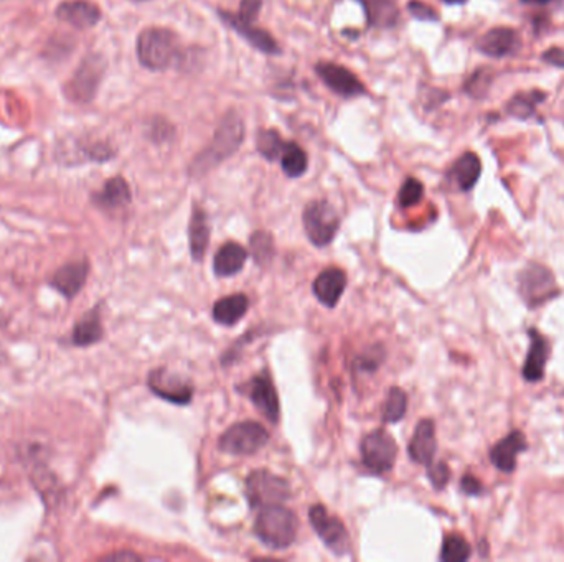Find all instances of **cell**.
<instances>
[{
    "instance_id": "6da1fadb",
    "label": "cell",
    "mask_w": 564,
    "mask_h": 562,
    "mask_svg": "<svg viewBox=\"0 0 564 562\" xmlns=\"http://www.w3.org/2000/svg\"><path fill=\"white\" fill-rule=\"evenodd\" d=\"M243 139H245V122L238 112L229 111L227 116L221 119L219 129L211 142L207 145V149L195 157L190 167L191 175L193 177L205 175L223 160H227L228 157L237 152Z\"/></svg>"
},
{
    "instance_id": "7a4b0ae2",
    "label": "cell",
    "mask_w": 564,
    "mask_h": 562,
    "mask_svg": "<svg viewBox=\"0 0 564 562\" xmlns=\"http://www.w3.org/2000/svg\"><path fill=\"white\" fill-rule=\"evenodd\" d=\"M299 521L289 508L282 505L263 508L256 517L255 533L274 551L289 547L297 536Z\"/></svg>"
},
{
    "instance_id": "3957f363",
    "label": "cell",
    "mask_w": 564,
    "mask_h": 562,
    "mask_svg": "<svg viewBox=\"0 0 564 562\" xmlns=\"http://www.w3.org/2000/svg\"><path fill=\"white\" fill-rule=\"evenodd\" d=\"M179 54V38L169 28L151 27L137 38V58L152 72H164L175 63Z\"/></svg>"
},
{
    "instance_id": "277c9868",
    "label": "cell",
    "mask_w": 564,
    "mask_h": 562,
    "mask_svg": "<svg viewBox=\"0 0 564 562\" xmlns=\"http://www.w3.org/2000/svg\"><path fill=\"white\" fill-rule=\"evenodd\" d=\"M291 495L289 481L273 471H251L246 479V497L255 509L282 505Z\"/></svg>"
},
{
    "instance_id": "5b68a950",
    "label": "cell",
    "mask_w": 564,
    "mask_h": 562,
    "mask_svg": "<svg viewBox=\"0 0 564 562\" xmlns=\"http://www.w3.org/2000/svg\"><path fill=\"white\" fill-rule=\"evenodd\" d=\"M267 442H269V434L266 427L261 426L259 422L246 421V422H238L228 427L223 435L219 437V445L225 453L248 457V455L259 452Z\"/></svg>"
},
{
    "instance_id": "8992f818",
    "label": "cell",
    "mask_w": 564,
    "mask_h": 562,
    "mask_svg": "<svg viewBox=\"0 0 564 562\" xmlns=\"http://www.w3.org/2000/svg\"><path fill=\"white\" fill-rule=\"evenodd\" d=\"M104 72H106V62L101 54L86 56L82 64L76 68L70 82L64 86L66 98L80 104H86L94 100Z\"/></svg>"
},
{
    "instance_id": "52a82bcc",
    "label": "cell",
    "mask_w": 564,
    "mask_h": 562,
    "mask_svg": "<svg viewBox=\"0 0 564 562\" xmlns=\"http://www.w3.org/2000/svg\"><path fill=\"white\" fill-rule=\"evenodd\" d=\"M304 228L312 245L324 247L337 235L340 219L335 208L326 199H316L304 209Z\"/></svg>"
},
{
    "instance_id": "ba28073f",
    "label": "cell",
    "mask_w": 564,
    "mask_h": 562,
    "mask_svg": "<svg viewBox=\"0 0 564 562\" xmlns=\"http://www.w3.org/2000/svg\"><path fill=\"white\" fill-rule=\"evenodd\" d=\"M362 462L374 475H383L393 469L396 462L398 447L392 435L382 429L366 434L360 445Z\"/></svg>"
},
{
    "instance_id": "9c48e42d",
    "label": "cell",
    "mask_w": 564,
    "mask_h": 562,
    "mask_svg": "<svg viewBox=\"0 0 564 562\" xmlns=\"http://www.w3.org/2000/svg\"><path fill=\"white\" fill-rule=\"evenodd\" d=\"M519 289L530 307H538L558 294L555 276L541 264H528L519 276Z\"/></svg>"
},
{
    "instance_id": "30bf717a",
    "label": "cell",
    "mask_w": 564,
    "mask_h": 562,
    "mask_svg": "<svg viewBox=\"0 0 564 562\" xmlns=\"http://www.w3.org/2000/svg\"><path fill=\"white\" fill-rule=\"evenodd\" d=\"M309 518L312 528L332 553L338 556L348 553L350 539L345 526L338 518L332 517L327 508L324 505H314L310 508Z\"/></svg>"
},
{
    "instance_id": "8fae6325",
    "label": "cell",
    "mask_w": 564,
    "mask_h": 562,
    "mask_svg": "<svg viewBox=\"0 0 564 562\" xmlns=\"http://www.w3.org/2000/svg\"><path fill=\"white\" fill-rule=\"evenodd\" d=\"M147 384L159 398L170 401L173 404H189L193 398V386L179 374L170 373L167 368H157L149 374Z\"/></svg>"
},
{
    "instance_id": "7c38bea8",
    "label": "cell",
    "mask_w": 564,
    "mask_h": 562,
    "mask_svg": "<svg viewBox=\"0 0 564 562\" xmlns=\"http://www.w3.org/2000/svg\"><path fill=\"white\" fill-rule=\"evenodd\" d=\"M246 392L266 419H269L271 422L279 421V414H281L279 396H277V391H276L269 373L263 372L249 381Z\"/></svg>"
},
{
    "instance_id": "4fadbf2b",
    "label": "cell",
    "mask_w": 564,
    "mask_h": 562,
    "mask_svg": "<svg viewBox=\"0 0 564 562\" xmlns=\"http://www.w3.org/2000/svg\"><path fill=\"white\" fill-rule=\"evenodd\" d=\"M316 72L322 78V82L327 84L330 90L345 98H354L364 94L365 86L356 78L355 74L348 72L344 66L335 63H319Z\"/></svg>"
},
{
    "instance_id": "5bb4252c",
    "label": "cell",
    "mask_w": 564,
    "mask_h": 562,
    "mask_svg": "<svg viewBox=\"0 0 564 562\" xmlns=\"http://www.w3.org/2000/svg\"><path fill=\"white\" fill-rule=\"evenodd\" d=\"M55 14L58 20L78 30L92 28L101 20L98 5L88 0H64L56 7Z\"/></svg>"
},
{
    "instance_id": "9a60e30c",
    "label": "cell",
    "mask_w": 564,
    "mask_h": 562,
    "mask_svg": "<svg viewBox=\"0 0 564 562\" xmlns=\"http://www.w3.org/2000/svg\"><path fill=\"white\" fill-rule=\"evenodd\" d=\"M90 272V264L86 261H74L58 267L50 279V286L60 292L66 299H73L74 296L86 284Z\"/></svg>"
},
{
    "instance_id": "2e32d148",
    "label": "cell",
    "mask_w": 564,
    "mask_h": 562,
    "mask_svg": "<svg viewBox=\"0 0 564 562\" xmlns=\"http://www.w3.org/2000/svg\"><path fill=\"white\" fill-rule=\"evenodd\" d=\"M410 457L413 462L421 463V465H429L434 460L436 455V426L431 419H423L419 421L414 435L410 442Z\"/></svg>"
},
{
    "instance_id": "e0dca14e",
    "label": "cell",
    "mask_w": 564,
    "mask_h": 562,
    "mask_svg": "<svg viewBox=\"0 0 564 562\" xmlns=\"http://www.w3.org/2000/svg\"><path fill=\"white\" fill-rule=\"evenodd\" d=\"M346 276L345 272L338 267H328L326 271L320 272L317 279L314 281V294L319 299L320 304L326 307L334 308L345 292Z\"/></svg>"
},
{
    "instance_id": "ac0fdd59",
    "label": "cell",
    "mask_w": 564,
    "mask_h": 562,
    "mask_svg": "<svg viewBox=\"0 0 564 562\" xmlns=\"http://www.w3.org/2000/svg\"><path fill=\"white\" fill-rule=\"evenodd\" d=\"M527 449V441L520 431L510 432L501 442L491 447V460L499 470L503 473H511L517 467L519 453Z\"/></svg>"
},
{
    "instance_id": "d6986e66",
    "label": "cell",
    "mask_w": 564,
    "mask_h": 562,
    "mask_svg": "<svg viewBox=\"0 0 564 562\" xmlns=\"http://www.w3.org/2000/svg\"><path fill=\"white\" fill-rule=\"evenodd\" d=\"M477 46L482 53L493 56V58H503V56H509V54L515 53L519 50V34L511 28H491V32L481 36Z\"/></svg>"
},
{
    "instance_id": "ffe728a7",
    "label": "cell",
    "mask_w": 564,
    "mask_h": 562,
    "mask_svg": "<svg viewBox=\"0 0 564 562\" xmlns=\"http://www.w3.org/2000/svg\"><path fill=\"white\" fill-rule=\"evenodd\" d=\"M219 15L229 27L237 30L239 35L245 36L246 40L255 48H258L259 52L267 54L279 53V46L276 44V40L271 36V34H267L263 28L253 27V24H246L243 20H239L235 14H228L223 10L219 12Z\"/></svg>"
},
{
    "instance_id": "44dd1931",
    "label": "cell",
    "mask_w": 564,
    "mask_h": 562,
    "mask_svg": "<svg viewBox=\"0 0 564 562\" xmlns=\"http://www.w3.org/2000/svg\"><path fill=\"white\" fill-rule=\"evenodd\" d=\"M528 334L531 338V344H530L527 360L523 364V378L530 383H537L545 374L546 362L549 356V344L546 342L545 336L537 332L535 328H531Z\"/></svg>"
},
{
    "instance_id": "7402d4cb",
    "label": "cell",
    "mask_w": 564,
    "mask_h": 562,
    "mask_svg": "<svg viewBox=\"0 0 564 562\" xmlns=\"http://www.w3.org/2000/svg\"><path fill=\"white\" fill-rule=\"evenodd\" d=\"M131 189L122 177L110 179L98 193L92 195V201L102 209H119L131 203Z\"/></svg>"
},
{
    "instance_id": "603a6c76",
    "label": "cell",
    "mask_w": 564,
    "mask_h": 562,
    "mask_svg": "<svg viewBox=\"0 0 564 562\" xmlns=\"http://www.w3.org/2000/svg\"><path fill=\"white\" fill-rule=\"evenodd\" d=\"M248 251L238 243H227L219 247L213 259V271L219 277L237 276L245 267Z\"/></svg>"
},
{
    "instance_id": "cb8c5ba5",
    "label": "cell",
    "mask_w": 564,
    "mask_h": 562,
    "mask_svg": "<svg viewBox=\"0 0 564 562\" xmlns=\"http://www.w3.org/2000/svg\"><path fill=\"white\" fill-rule=\"evenodd\" d=\"M104 335V328L101 324V314L98 308L90 310L84 317L76 322L72 334V344L74 346H90L98 344Z\"/></svg>"
},
{
    "instance_id": "d4e9b609",
    "label": "cell",
    "mask_w": 564,
    "mask_h": 562,
    "mask_svg": "<svg viewBox=\"0 0 564 562\" xmlns=\"http://www.w3.org/2000/svg\"><path fill=\"white\" fill-rule=\"evenodd\" d=\"M249 307V300L245 294H233L219 299L213 305V318L221 325H235L241 318L245 317Z\"/></svg>"
},
{
    "instance_id": "484cf974",
    "label": "cell",
    "mask_w": 564,
    "mask_h": 562,
    "mask_svg": "<svg viewBox=\"0 0 564 562\" xmlns=\"http://www.w3.org/2000/svg\"><path fill=\"white\" fill-rule=\"evenodd\" d=\"M191 256L195 261H201L207 253L209 241V225L207 213L201 208L193 209L189 227Z\"/></svg>"
},
{
    "instance_id": "4316f807",
    "label": "cell",
    "mask_w": 564,
    "mask_h": 562,
    "mask_svg": "<svg viewBox=\"0 0 564 562\" xmlns=\"http://www.w3.org/2000/svg\"><path fill=\"white\" fill-rule=\"evenodd\" d=\"M372 27L392 28L398 22L396 0H360Z\"/></svg>"
},
{
    "instance_id": "83f0119b",
    "label": "cell",
    "mask_w": 564,
    "mask_h": 562,
    "mask_svg": "<svg viewBox=\"0 0 564 562\" xmlns=\"http://www.w3.org/2000/svg\"><path fill=\"white\" fill-rule=\"evenodd\" d=\"M481 173H482L481 159L472 152H467L457 159L451 175L461 190L469 191L479 180Z\"/></svg>"
},
{
    "instance_id": "f1b7e54d",
    "label": "cell",
    "mask_w": 564,
    "mask_h": 562,
    "mask_svg": "<svg viewBox=\"0 0 564 562\" xmlns=\"http://www.w3.org/2000/svg\"><path fill=\"white\" fill-rule=\"evenodd\" d=\"M281 167L289 177H301L307 170V155L299 145L286 142L281 152Z\"/></svg>"
},
{
    "instance_id": "f546056e",
    "label": "cell",
    "mask_w": 564,
    "mask_h": 562,
    "mask_svg": "<svg viewBox=\"0 0 564 562\" xmlns=\"http://www.w3.org/2000/svg\"><path fill=\"white\" fill-rule=\"evenodd\" d=\"M471 544L462 536L451 535L444 539L441 559L444 562H464L471 557Z\"/></svg>"
},
{
    "instance_id": "4dcf8cb0",
    "label": "cell",
    "mask_w": 564,
    "mask_h": 562,
    "mask_svg": "<svg viewBox=\"0 0 564 562\" xmlns=\"http://www.w3.org/2000/svg\"><path fill=\"white\" fill-rule=\"evenodd\" d=\"M408 409V398L406 392L400 388H393L388 394V399L383 408V421L384 422H398L401 421Z\"/></svg>"
},
{
    "instance_id": "1f68e13d",
    "label": "cell",
    "mask_w": 564,
    "mask_h": 562,
    "mask_svg": "<svg viewBox=\"0 0 564 562\" xmlns=\"http://www.w3.org/2000/svg\"><path fill=\"white\" fill-rule=\"evenodd\" d=\"M284 140L276 131H261V134L258 136V150L264 155L267 160H274L277 157H281L282 149H284Z\"/></svg>"
},
{
    "instance_id": "d6a6232c",
    "label": "cell",
    "mask_w": 564,
    "mask_h": 562,
    "mask_svg": "<svg viewBox=\"0 0 564 562\" xmlns=\"http://www.w3.org/2000/svg\"><path fill=\"white\" fill-rule=\"evenodd\" d=\"M251 251L258 263L264 264L271 261L274 253L273 236L264 231L255 233L251 236Z\"/></svg>"
},
{
    "instance_id": "836d02e7",
    "label": "cell",
    "mask_w": 564,
    "mask_h": 562,
    "mask_svg": "<svg viewBox=\"0 0 564 562\" xmlns=\"http://www.w3.org/2000/svg\"><path fill=\"white\" fill-rule=\"evenodd\" d=\"M541 100V96H538V92L533 94H519L517 98L510 101L509 111L511 116L515 118L525 119L530 118L535 112V106L538 101Z\"/></svg>"
},
{
    "instance_id": "e575fe53",
    "label": "cell",
    "mask_w": 564,
    "mask_h": 562,
    "mask_svg": "<svg viewBox=\"0 0 564 562\" xmlns=\"http://www.w3.org/2000/svg\"><path fill=\"white\" fill-rule=\"evenodd\" d=\"M424 195V189H423V183L416 180V179H408V180L403 183L401 187L400 195H398V201H400L403 208H410L418 205L421 199Z\"/></svg>"
},
{
    "instance_id": "d590c367",
    "label": "cell",
    "mask_w": 564,
    "mask_h": 562,
    "mask_svg": "<svg viewBox=\"0 0 564 562\" xmlns=\"http://www.w3.org/2000/svg\"><path fill=\"white\" fill-rule=\"evenodd\" d=\"M491 82V73L487 72V70H479V72L473 73L472 78L467 82L465 90L469 91L471 96L481 98V96H483V94L489 91Z\"/></svg>"
},
{
    "instance_id": "8d00e7d4",
    "label": "cell",
    "mask_w": 564,
    "mask_h": 562,
    "mask_svg": "<svg viewBox=\"0 0 564 562\" xmlns=\"http://www.w3.org/2000/svg\"><path fill=\"white\" fill-rule=\"evenodd\" d=\"M429 480L433 483V487L436 489H444L447 485V481L451 479V470L447 467L446 463H429L428 465Z\"/></svg>"
},
{
    "instance_id": "74e56055",
    "label": "cell",
    "mask_w": 564,
    "mask_h": 562,
    "mask_svg": "<svg viewBox=\"0 0 564 562\" xmlns=\"http://www.w3.org/2000/svg\"><path fill=\"white\" fill-rule=\"evenodd\" d=\"M261 7H263V0H241L237 17L246 24H255Z\"/></svg>"
},
{
    "instance_id": "f35d334b",
    "label": "cell",
    "mask_w": 564,
    "mask_h": 562,
    "mask_svg": "<svg viewBox=\"0 0 564 562\" xmlns=\"http://www.w3.org/2000/svg\"><path fill=\"white\" fill-rule=\"evenodd\" d=\"M408 10L413 17L419 18V20H437L436 12L419 0H411Z\"/></svg>"
},
{
    "instance_id": "ab89813d",
    "label": "cell",
    "mask_w": 564,
    "mask_h": 562,
    "mask_svg": "<svg viewBox=\"0 0 564 562\" xmlns=\"http://www.w3.org/2000/svg\"><path fill=\"white\" fill-rule=\"evenodd\" d=\"M382 354V352H366V354L358 360V364H360V368L362 370H366V372H374L378 368V364L383 360V356L380 358H376V354Z\"/></svg>"
},
{
    "instance_id": "60d3db41",
    "label": "cell",
    "mask_w": 564,
    "mask_h": 562,
    "mask_svg": "<svg viewBox=\"0 0 564 562\" xmlns=\"http://www.w3.org/2000/svg\"><path fill=\"white\" fill-rule=\"evenodd\" d=\"M461 487H462V491L467 493V495H481L482 493V485H481V481L477 480L475 477L472 475H465L462 481H461Z\"/></svg>"
},
{
    "instance_id": "b9f144b4",
    "label": "cell",
    "mask_w": 564,
    "mask_h": 562,
    "mask_svg": "<svg viewBox=\"0 0 564 562\" xmlns=\"http://www.w3.org/2000/svg\"><path fill=\"white\" fill-rule=\"evenodd\" d=\"M543 60L549 64H553V66H558V68H564V50H561V48H551V50L545 52Z\"/></svg>"
},
{
    "instance_id": "7bdbcfd3",
    "label": "cell",
    "mask_w": 564,
    "mask_h": 562,
    "mask_svg": "<svg viewBox=\"0 0 564 562\" xmlns=\"http://www.w3.org/2000/svg\"><path fill=\"white\" fill-rule=\"evenodd\" d=\"M104 559H106V561H139L141 557L132 553H118L108 556V557H104Z\"/></svg>"
},
{
    "instance_id": "ee69618b",
    "label": "cell",
    "mask_w": 564,
    "mask_h": 562,
    "mask_svg": "<svg viewBox=\"0 0 564 562\" xmlns=\"http://www.w3.org/2000/svg\"><path fill=\"white\" fill-rule=\"evenodd\" d=\"M523 2H527V4H537V5H545V4L551 2V0H523Z\"/></svg>"
},
{
    "instance_id": "f6af8a7d",
    "label": "cell",
    "mask_w": 564,
    "mask_h": 562,
    "mask_svg": "<svg viewBox=\"0 0 564 562\" xmlns=\"http://www.w3.org/2000/svg\"><path fill=\"white\" fill-rule=\"evenodd\" d=\"M447 4H464L465 0H444Z\"/></svg>"
},
{
    "instance_id": "bcb514c9",
    "label": "cell",
    "mask_w": 564,
    "mask_h": 562,
    "mask_svg": "<svg viewBox=\"0 0 564 562\" xmlns=\"http://www.w3.org/2000/svg\"><path fill=\"white\" fill-rule=\"evenodd\" d=\"M132 2H146V0H132Z\"/></svg>"
}]
</instances>
